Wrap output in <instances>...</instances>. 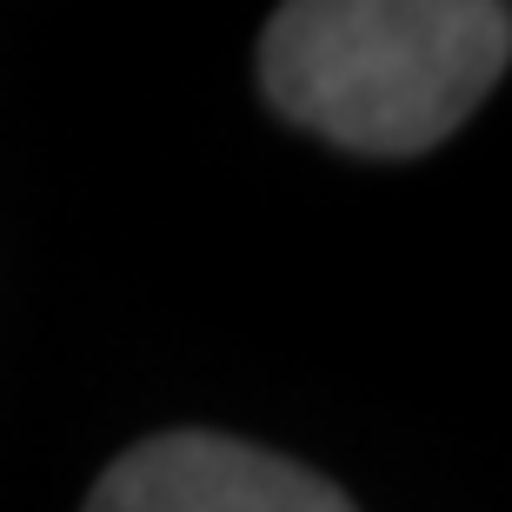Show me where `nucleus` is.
<instances>
[{
  "instance_id": "f257e3e1",
  "label": "nucleus",
  "mask_w": 512,
  "mask_h": 512,
  "mask_svg": "<svg viewBox=\"0 0 512 512\" xmlns=\"http://www.w3.org/2000/svg\"><path fill=\"white\" fill-rule=\"evenodd\" d=\"M512 60L499 0H293L260 34V94L366 160H413L486 107Z\"/></svg>"
},
{
  "instance_id": "f03ea898",
  "label": "nucleus",
  "mask_w": 512,
  "mask_h": 512,
  "mask_svg": "<svg viewBox=\"0 0 512 512\" xmlns=\"http://www.w3.org/2000/svg\"><path fill=\"white\" fill-rule=\"evenodd\" d=\"M87 512H353V499L247 439L160 433L94 479Z\"/></svg>"
}]
</instances>
